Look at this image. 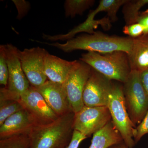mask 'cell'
<instances>
[{"instance_id":"obj_22","label":"cell","mask_w":148,"mask_h":148,"mask_svg":"<svg viewBox=\"0 0 148 148\" xmlns=\"http://www.w3.org/2000/svg\"><path fill=\"white\" fill-rule=\"evenodd\" d=\"M0 148H30L29 135H18L0 140Z\"/></svg>"},{"instance_id":"obj_21","label":"cell","mask_w":148,"mask_h":148,"mask_svg":"<svg viewBox=\"0 0 148 148\" xmlns=\"http://www.w3.org/2000/svg\"><path fill=\"white\" fill-rule=\"evenodd\" d=\"M127 1V0H101L98 6L102 12L107 13L111 22H114L117 21V13L119 8Z\"/></svg>"},{"instance_id":"obj_28","label":"cell","mask_w":148,"mask_h":148,"mask_svg":"<svg viewBox=\"0 0 148 148\" xmlns=\"http://www.w3.org/2000/svg\"><path fill=\"white\" fill-rule=\"evenodd\" d=\"M137 23H140L144 27V35L148 34V9L140 12Z\"/></svg>"},{"instance_id":"obj_7","label":"cell","mask_w":148,"mask_h":148,"mask_svg":"<svg viewBox=\"0 0 148 148\" xmlns=\"http://www.w3.org/2000/svg\"><path fill=\"white\" fill-rule=\"evenodd\" d=\"M112 121L107 106H84L75 114L73 128L88 138L100 130Z\"/></svg>"},{"instance_id":"obj_8","label":"cell","mask_w":148,"mask_h":148,"mask_svg":"<svg viewBox=\"0 0 148 148\" xmlns=\"http://www.w3.org/2000/svg\"><path fill=\"white\" fill-rule=\"evenodd\" d=\"M47 51L38 47L18 51L21 67L31 86L39 87L47 81L44 58Z\"/></svg>"},{"instance_id":"obj_12","label":"cell","mask_w":148,"mask_h":148,"mask_svg":"<svg viewBox=\"0 0 148 148\" xmlns=\"http://www.w3.org/2000/svg\"><path fill=\"white\" fill-rule=\"evenodd\" d=\"M45 99L48 105L58 116L73 112L63 84L47 80L36 88Z\"/></svg>"},{"instance_id":"obj_29","label":"cell","mask_w":148,"mask_h":148,"mask_svg":"<svg viewBox=\"0 0 148 148\" xmlns=\"http://www.w3.org/2000/svg\"><path fill=\"white\" fill-rule=\"evenodd\" d=\"M140 79L148 95V69L140 73Z\"/></svg>"},{"instance_id":"obj_3","label":"cell","mask_w":148,"mask_h":148,"mask_svg":"<svg viewBox=\"0 0 148 148\" xmlns=\"http://www.w3.org/2000/svg\"><path fill=\"white\" fill-rule=\"evenodd\" d=\"M80 60L89 65L110 80L124 83L131 71L128 55L122 51L100 53L88 52Z\"/></svg>"},{"instance_id":"obj_14","label":"cell","mask_w":148,"mask_h":148,"mask_svg":"<svg viewBox=\"0 0 148 148\" xmlns=\"http://www.w3.org/2000/svg\"><path fill=\"white\" fill-rule=\"evenodd\" d=\"M76 60L66 61L47 51L44 58V71L47 77L51 81L64 84Z\"/></svg>"},{"instance_id":"obj_24","label":"cell","mask_w":148,"mask_h":148,"mask_svg":"<svg viewBox=\"0 0 148 148\" xmlns=\"http://www.w3.org/2000/svg\"><path fill=\"white\" fill-rule=\"evenodd\" d=\"M147 134L148 135V110L142 121L134 129L133 138L135 144Z\"/></svg>"},{"instance_id":"obj_5","label":"cell","mask_w":148,"mask_h":148,"mask_svg":"<svg viewBox=\"0 0 148 148\" xmlns=\"http://www.w3.org/2000/svg\"><path fill=\"white\" fill-rule=\"evenodd\" d=\"M125 106L130 117L137 126L148 110V95L140 79V73L131 70L123 86Z\"/></svg>"},{"instance_id":"obj_11","label":"cell","mask_w":148,"mask_h":148,"mask_svg":"<svg viewBox=\"0 0 148 148\" xmlns=\"http://www.w3.org/2000/svg\"><path fill=\"white\" fill-rule=\"evenodd\" d=\"M5 45L9 73L8 84L5 87L14 98L19 100L30 86L21 67L19 49L10 44Z\"/></svg>"},{"instance_id":"obj_16","label":"cell","mask_w":148,"mask_h":148,"mask_svg":"<svg viewBox=\"0 0 148 148\" xmlns=\"http://www.w3.org/2000/svg\"><path fill=\"white\" fill-rule=\"evenodd\" d=\"M127 55L131 70L140 73L148 69V39L145 35L134 39Z\"/></svg>"},{"instance_id":"obj_27","label":"cell","mask_w":148,"mask_h":148,"mask_svg":"<svg viewBox=\"0 0 148 148\" xmlns=\"http://www.w3.org/2000/svg\"><path fill=\"white\" fill-rule=\"evenodd\" d=\"M18 10V18H22L29 11L30 5L25 1H12Z\"/></svg>"},{"instance_id":"obj_4","label":"cell","mask_w":148,"mask_h":148,"mask_svg":"<svg viewBox=\"0 0 148 148\" xmlns=\"http://www.w3.org/2000/svg\"><path fill=\"white\" fill-rule=\"evenodd\" d=\"M107 107L110 113L114 127L119 132L127 147L133 148L135 145L133 132L136 126L132 123L127 112L123 86L113 84Z\"/></svg>"},{"instance_id":"obj_15","label":"cell","mask_w":148,"mask_h":148,"mask_svg":"<svg viewBox=\"0 0 148 148\" xmlns=\"http://www.w3.org/2000/svg\"><path fill=\"white\" fill-rule=\"evenodd\" d=\"M99 8L97 7L95 10L92 11L89 14L87 19L84 22L80 24L77 27L74 28L71 32L65 35H58L55 36H50L43 34V38L47 40L57 41L58 40H71L73 38L76 34L80 32H86L88 34H94L95 32L94 29H96L98 25L102 26L105 30H108L110 29L111 21L108 17H105L99 20H95L94 18L96 14L101 12Z\"/></svg>"},{"instance_id":"obj_6","label":"cell","mask_w":148,"mask_h":148,"mask_svg":"<svg viewBox=\"0 0 148 148\" xmlns=\"http://www.w3.org/2000/svg\"><path fill=\"white\" fill-rule=\"evenodd\" d=\"M92 68L79 60H76L67 79L63 84L72 110L75 114L84 106L83 94Z\"/></svg>"},{"instance_id":"obj_23","label":"cell","mask_w":148,"mask_h":148,"mask_svg":"<svg viewBox=\"0 0 148 148\" xmlns=\"http://www.w3.org/2000/svg\"><path fill=\"white\" fill-rule=\"evenodd\" d=\"M9 77L5 45H0V84L7 86Z\"/></svg>"},{"instance_id":"obj_17","label":"cell","mask_w":148,"mask_h":148,"mask_svg":"<svg viewBox=\"0 0 148 148\" xmlns=\"http://www.w3.org/2000/svg\"><path fill=\"white\" fill-rule=\"evenodd\" d=\"M123 142L121 135L114 127L111 121L93 134L89 148H108Z\"/></svg>"},{"instance_id":"obj_10","label":"cell","mask_w":148,"mask_h":148,"mask_svg":"<svg viewBox=\"0 0 148 148\" xmlns=\"http://www.w3.org/2000/svg\"><path fill=\"white\" fill-rule=\"evenodd\" d=\"M20 101L37 125L49 124L59 117L48 105L39 91L34 86H30L21 95Z\"/></svg>"},{"instance_id":"obj_26","label":"cell","mask_w":148,"mask_h":148,"mask_svg":"<svg viewBox=\"0 0 148 148\" xmlns=\"http://www.w3.org/2000/svg\"><path fill=\"white\" fill-rule=\"evenodd\" d=\"M87 138L86 136L82 133L74 130L71 140L66 148H78L80 143Z\"/></svg>"},{"instance_id":"obj_1","label":"cell","mask_w":148,"mask_h":148,"mask_svg":"<svg viewBox=\"0 0 148 148\" xmlns=\"http://www.w3.org/2000/svg\"><path fill=\"white\" fill-rule=\"evenodd\" d=\"M133 40L134 39L129 37L110 36L98 31L91 34L80 35L68 40L64 44L58 42L44 43L67 53L84 50L100 53L122 51L128 54L132 49Z\"/></svg>"},{"instance_id":"obj_9","label":"cell","mask_w":148,"mask_h":148,"mask_svg":"<svg viewBox=\"0 0 148 148\" xmlns=\"http://www.w3.org/2000/svg\"><path fill=\"white\" fill-rule=\"evenodd\" d=\"M113 86L112 81L92 68L83 94L84 106L89 107L107 106Z\"/></svg>"},{"instance_id":"obj_18","label":"cell","mask_w":148,"mask_h":148,"mask_svg":"<svg viewBox=\"0 0 148 148\" xmlns=\"http://www.w3.org/2000/svg\"><path fill=\"white\" fill-rule=\"evenodd\" d=\"M148 4V0H127L123 6L122 13L126 25L138 22L140 9Z\"/></svg>"},{"instance_id":"obj_20","label":"cell","mask_w":148,"mask_h":148,"mask_svg":"<svg viewBox=\"0 0 148 148\" xmlns=\"http://www.w3.org/2000/svg\"><path fill=\"white\" fill-rule=\"evenodd\" d=\"M24 109L20 100H0V126L13 114Z\"/></svg>"},{"instance_id":"obj_30","label":"cell","mask_w":148,"mask_h":148,"mask_svg":"<svg viewBox=\"0 0 148 148\" xmlns=\"http://www.w3.org/2000/svg\"><path fill=\"white\" fill-rule=\"evenodd\" d=\"M108 148H129L125 145L124 142L120 143L119 144H116L114 145L111 146Z\"/></svg>"},{"instance_id":"obj_25","label":"cell","mask_w":148,"mask_h":148,"mask_svg":"<svg viewBox=\"0 0 148 148\" xmlns=\"http://www.w3.org/2000/svg\"><path fill=\"white\" fill-rule=\"evenodd\" d=\"M145 29L139 23L126 25L123 27V32L132 38H137L144 35Z\"/></svg>"},{"instance_id":"obj_19","label":"cell","mask_w":148,"mask_h":148,"mask_svg":"<svg viewBox=\"0 0 148 148\" xmlns=\"http://www.w3.org/2000/svg\"><path fill=\"white\" fill-rule=\"evenodd\" d=\"M95 3L94 0H67L64 4L65 15L67 17L73 18L77 15H82Z\"/></svg>"},{"instance_id":"obj_13","label":"cell","mask_w":148,"mask_h":148,"mask_svg":"<svg viewBox=\"0 0 148 148\" xmlns=\"http://www.w3.org/2000/svg\"><path fill=\"white\" fill-rule=\"evenodd\" d=\"M36 125L34 119L24 109L11 116L0 126V140L29 135Z\"/></svg>"},{"instance_id":"obj_2","label":"cell","mask_w":148,"mask_h":148,"mask_svg":"<svg viewBox=\"0 0 148 148\" xmlns=\"http://www.w3.org/2000/svg\"><path fill=\"white\" fill-rule=\"evenodd\" d=\"M75 113L59 117L49 124L36 125L29 135L30 148H66L74 132Z\"/></svg>"},{"instance_id":"obj_31","label":"cell","mask_w":148,"mask_h":148,"mask_svg":"<svg viewBox=\"0 0 148 148\" xmlns=\"http://www.w3.org/2000/svg\"><path fill=\"white\" fill-rule=\"evenodd\" d=\"M145 36H146L147 37V38L148 39V34L146 35Z\"/></svg>"}]
</instances>
